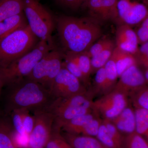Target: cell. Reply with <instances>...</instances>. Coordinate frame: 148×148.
Here are the masks:
<instances>
[{"instance_id":"22","label":"cell","mask_w":148,"mask_h":148,"mask_svg":"<svg viewBox=\"0 0 148 148\" xmlns=\"http://www.w3.org/2000/svg\"><path fill=\"white\" fill-rule=\"evenodd\" d=\"M65 55L73 60L77 64L84 77L89 81L91 74V59L84 52L79 53H66Z\"/></svg>"},{"instance_id":"6","label":"cell","mask_w":148,"mask_h":148,"mask_svg":"<svg viewBox=\"0 0 148 148\" xmlns=\"http://www.w3.org/2000/svg\"><path fill=\"white\" fill-rule=\"evenodd\" d=\"M64 58V54L53 49L38 62L26 78L38 83L49 90L53 80L62 69Z\"/></svg>"},{"instance_id":"39","label":"cell","mask_w":148,"mask_h":148,"mask_svg":"<svg viewBox=\"0 0 148 148\" xmlns=\"http://www.w3.org/2000/svg\"><path fill=\"white\" fill-rule=\"evenodd\" d=\"M3 85L1 79H0V93H1V90L2 88L3 87Z\"/></svg>"},{"instance_id":"40","label":"cell","mask_w":148,"mask_h":148,"mask_svg":"<svg viewBox=\"0 0 148 148\" xmlns=\"http://www.w3.org/2000/svg\"></svg>"},{"instance_id":"11","label":"cell","mask_w":148,"mask_h":148,"mask_svg":"<svg viewBox=\"0 0 148 148\" xmlns=\"http://www.w3.org/2000/svg\"><path fill=\"white\" fill-rule=\"evenodd\" d=\"M114 89L129 96L132 92L147 86L145 75L138 68V64L130 67L119 77Z\"/></svg>"},{"instance_id":"2","label":"cell","mask_w":148,"mask_h":148,"mask_svg":"<svg viewBox=\"0 0 148 148\" xmlns=\"http://www.w3.org/2000/svg\"><path fill=\"white\" fill-rule=\"evenodd\" d=\"M7 101V111L34 110L48 107L54 98L44 86L25 78L10 86Z\"/></svg>"},{"instance_id":"24","label":"cell","mask_w":148,"mask_h":148,"mask_svg":"<svg viewBox=\"0 0 148 148\" xmlns=\"http://www.w3.org/2000/svg\"><path fill=\"white\" fill-rule=\"evenodd\" d=\"M104 69L106 79V94H107L113 90L119 78L116 66L112 56L104 66Z\"/></svg>"},{"instance_id":"20","label":"cell","mask_w":148,"mask_h":148,"mask_svg":"<svg viewBox=\"0 0 148 148\" xmlns=\"http://www.w3.org/2000/svg\"><path fill=\"white\" fill-rule=\"evenodd\" d=\"M24 12V0H0V22Z\"/></svg>"},{"instance_id":"28","label":"cell","mask_w":148,"mask_h":148,"mask_svg":"<svg viewBox=\"0 0 148 148\" xmlns=\"http://www.w3.org/2000/svg\"><path fill=\"white\" fill-rule=\"evenodd\" d=\"M136 108L148 110V86H146L129 95Z\"/></svg>"},{"instance_id":"26","label":"cell","mask_w":148,"mask_h":148,"mask_svg":"<svg viewBox=\"0 0 148 148\" xmlns=\"http://www.w3.org/2000/svg\"><path fill=\"white\" fill-rule=\"evenodd\" d=\"M61 130L53 126L50 139L45 148H74L61 134Z\"/></svg>"},{"instance_id":"3","label":"cell","mask_w":148,"mask_h":148,"mask_svg":"<svg viewBox=\"0 0 148 148\" xmlns=\"http://www.w3.org/2000/svg\"><path fill=\"white\" fill-rule=\"evenodd\" d=\"M53 44L40 40L32 50L6 65L0 67V79L3 86L14 84L27 78L35 66L50 51Z\"/></svg>"},{"instance_id":"33","label":"cell","mask_w":148,"mask_h":148,"mask_svg":"<svg viewBox=\"0 0 148 148\" xmlns=\"http://www.w3.org/2000/svg\"><path fill=\"white\" fill-rule=\"evenodd\" d=\"M11 114V122L14 131L19 136L26 137L27 136L24 130L23 120L20 111L15 110L10 113Z\"/></svg>"},{"instance_id":"21","label":"cell","mask_w":148,"mask_h":148,"mask_svg":"<svg viewBox=\"0 0 148 148\" xmlns=\"http://www.w3.org/2000/svg\"><path fill=\"white\" fill-rule=\"evenodd\" d=\"M115 47V44L112 41L101 52L90 58L91 74L95 73L99 69L104 67L112 55Z\"/></svg>"},{"instance_id":"7","label":"cell","mask_w":148,"mask_h":148,"mask_svg":"<svg viewBox=\"0 0 148 148\" xmlns=\"http://www.w3.org/2000/svg\"><path fill=\"white\" fill-rule=\"evenodd\" d=\"M35 124L27 148H45L52 133L54 118L47 107L34 110Z\"/></svg>"},{"instance_id":"34","label":"cell","mask_w":148,"mask_h":148,"mask_svg":"<svg viewBox=\"0 0 148 148\" xmlns=\"http://www.w3.org/2000/svg\"><path fill=\"white\" fill-rule=\"evenodd\" d=\"M112 41V40L108 38L101 39L94 43L84 53L91 58L101 52Z\"/></svg>"},{"instance_id":"23","label":"cell","mask_w":148,"mask_h":148,"mask_svg":"<svg viewBox=\"0 0 148 148\" xmlns=\"http://www.w3.org/2000/svg\"><path fill=\"white\" fill-rule=\"evenodd\" d=\"M135 132L144 137L148 142V110L136 108L135 110Z\"/></svg>"},{"instance_id":"13","label":"cell","mask_w":148,"mask_h":148,"mask_svg":"<svg viewBox=\"0 0 148 148\" xmlns=\"http://www.w3.org/2000/svg\"><path fill=\"white\" fill-rule=\"evenodd\" d=\"M115 44L116 47L136 57L139 50V40L131 26L125 24L119 26L116 32Z\"/></svg>"},{"instance_id":"17","label":"cell","mask_w":148,"mask_h":148,"mask_svg":"<svg viewBox=\"0 0 148 148\" xmlns=\"http://www.w3.org/2000/svg\"><path fill=\"white\" fill-rule=\"evenodd\" d=\"M99 116L94 111L74 118L63 125L61 129L65 132L74 135H81L83 130L90 120Z\"/></svg>"},{"instance_id":"36","label":"cell","mask_w":148,"mask_h":148,"mask_svg":"<svg viewBox=\"0 0 148 148\" xmlns=\"http://www.w3.org/2000/svg\"><path fill=\"white\" fill-rule=\"evenodd\" d=\"M140 24L136 32L139 43L142 44L148 41V15Z\"/></svg>"},{"instance_id":"12","label":"cell","mask_w":148,"mask_h":148,"mask_svg":"<svg viewBox=\"0 0 148 148\" xmlns=\"http://www.w3.org/2000/svg\"><path fill=\"white\" fill-rule=\"evenodd\" d=\"M82 5L98 21H118L117 0H87Z\"/></svg>"},{"instance_id":"27","label":"cell","mask_w":148,"mask_h":148,"mask_svg":"<svg viewBox=\"0 0 148 148\" xmlns=\"http://www.w3.org/2000/svg\"><path fill=\"white\" fill-rule=\"evenodd\" d=\"M64 59L63 66L74 76L78 79L86 87L89 86L90 82L86 78L77 63L71 58L65 55V54H64Z\"/></svg>"},{"instance_id":"4","label":"cell","mask_w":148,"mask_h":148,"mask_svg":"<svg viewBox=\"0 0 148 148\" xmlns=\"http://www.w3.org/2000/svg\"><path fill=\"white\" fill-rule=\"evenodd\" d=\"M29 25L0 41V67L8 65L32 50L39 41Z\"/></svg>"},{"instance_id":"1","label":"cell","mask_w":148,"mask_h":148,"mask_svg":"<svg viewBox=\"0 0 148 148\" xmlns=\"http://www.w3.org/2000/svg\"><path fill=\"white\" fill-rule=\"evenodd\" d=\"M98 22L90 17L58 16L56 19L58 36L66 53L86 51L102 35Z\"/></svg>"},{"instance_id":"9","label":"cell","mask_w":148,"mask_h":148,"mask_svg":"<svg viewBox=\"0 0 148 148\" xmlns=\"http://www.w3.org/2000/svg\"><path fill=\"white\" fill-rule=\"evenodd\" d=\"M87 90L80 81L63 66L49 88L55 99L70 98Z\"/></svg>"},{"instance_id":"8","label":"cell","mask_w":148,"mask_h":148,"mask_svg":"<svg viewBox=\"0 0 148 148\" xmlns=\"http://www.w3.org/2000/svg\"><path fill=\"white\" fill-rule=\"evenodd\" d=\"M128 102L127 95L113 89L93 101L92 110L103 119L112 120L128 106Z\"/></svg>"},{"instance_id":"30","label":"cell","mask_w":148,"mask_h":148,"mask_svg":"<svg viewBox=\"0 0 148 148\" xmlns=\"http://www.w3.org/2000/svg\"><path fill=\"white\" fill-rule=\"evenodd\" d=\"M103 123L106 125V128L119 148H125V136L122 134L119 130L115 126L111 120L103 119Z\"/></svg>"},{"instance_id":"10","label":"cell","mask_w":148,"mask_h":148,"mask_svg":"<svg viewBox=\"0 0 148 148\" xmlns=\"http://www.w3.org/2000/svg\"><path fill=\"white\" fill-rule=\"evenodd\" d=\"M118 21L132 26L148 15V0H117Z\"/></svg>"},{"instance_id":"32","label":"cell","mask_w":148,"mask_h":148,"mask_svg":"<svg viewBox=\"0 0 148 148\" xmlns=\"http://www.w3.org/2000/svg\"><path fill=\"white\" fill-rule=\"evenodd\" d=\"M102 122L103 119L100 116L94 118L86 125L80 135L96 137Z\"/></svg>"},{"instance_id":"38","label":"cell","mask_w":148,"mask_h":148,"mask_svg":"<svg viewBox=\"0 0 148 148\" xmlns=\"http://www.w3.org/2000/svg\"><path fill=\"white\" fill-rule=\"evenodd\" d=\"M60 5L72 9L78 8L87 0H56Z\"/></svg>"},{"instance_id":"19","label":"cell","mask_w":148,"mask_h":148,"mask_svg":"<svg viewBox=\"0 0 148 148\" xmlns=\"http://www.w3.org/2000/svg\"><path fill=\"white\" fill-rule=\"evenodd\" d=\"M11 122L5 118H0V148H18L14 140V130Z\"/></svg>"},{"instance_id":"5","label":"cell","mask_w":148,"mask_h":148,"mask_svg":"<svg viewBox=\"0 0 148 148\" xmlns=\"http://www.w3.org/2000/svg\"><path fill=\"white\" fill-rule=\"evenodd\" d=\"M24 12L32 32L40 40L53 44L54 20L50 12L38 0H24Z\"/></svg>"},{"instance_id":"15","label":"cell","mask_w":148,"mask_h":148,"mask_svg":"<svg viewBox=\"0 0 148 148\" xmlns=\"http://www.w3.org/2000/svg\"><path fill=\"white\" fill-rule=\"evenodd\" d=\"M63 135L74 148H109L102 144L96 137L74 135L66 132Z\"/></svg>"},{"instance_id":"16","label":"cell","mask_w":148,"mask_h":148,"mask_svg":"<svg viewBox=\"0 0 148 148\" xmlns=\"http://www.w3.org/2000/svg\"><path fill=\"white\" fill-rule=\"evenodd\" d=\"M28 25L24 12L0 22V41L17 29Z\"/></svg>"},{"instance_id":"14","label":"cell","mask_w":148,"mask_h":148,"mask_svg":"<svg viewBox=\"0 0 148 148\" xmlns=\"http://www.w3.org/2000/svg\"><path fill=\"white\" fill-rule=\"evenodd\" d=\"M111 121L123 135H127L135 132V111L128 106L122 111L118 116Z\"/></svg>"},{"instance_id":"25","label":"cell","mask_w":148,"mask_h":148,"mask_svg":"<svg viewBox=\"0 0 148 148\" xmlns=\"http://www.w3.org/2000/svg\"><path fill=\"white\" fill-rule=\"evenodd\" d=\"M93 83V87L89 89L94 97L95 95L101 96L106 94V79L104 67L95 72Z\"/></svg>"},{"instance_id":"18","label":"cell","mask_w":148,"mask_h":148,"mask_svg":"<svg viewBox=\"0 0 148 148\" xmlns=\"http://www.w3.org/2000/svg\"><path fill=\"white\" fill-rule=\"evenodd\" d=\"M112 57L116 66L119 78L127 69L133 65L138 64V61L135 56L115 47Z\"/></svg>"},{"instance_id":"37","label":"cell","mask_w":148,"mask_h":148,"mask_svg":"<svg viewBox=\"0 0 148 148\" xmlns=\"http://www.w3.org/2000/svg\"><path fill=\"white\" fill-rule=\"evenodd\" d=\"M138 62L147 68L148 67V41L141 44L136 56Z\"/></svg>"},{"instance_id":"29","label":"cell","mask_w":148,"mask_h":148,"mask_svg":"<svg viewBox=\"0 0 148 148\" xmlns=\"http://www.w3.org/2000/svg\"><path fill=\"white\" fill-rule=\"evenodd\" d=\"M125 148H148V142L137 132L126 135L125 138Z\"/></svg>"},{"instance_id":"31","label":"cell","mask_w":148,"mask_h":148,"mask_svg":"<svg viewBox=\"0 0 148 148\" xmlns=\"http://www.w3.org/2000/svg\"><path fill=\"white\" fill-rule=\"evenodd\" d=\"M96 138L108 148H119L111 137L103 121L100 126Z\"/></svg>"},{"instance_id":"35","label":"cell","mask_w":148,"mask_h":148,"mask_svg":"<svg viewBox=\"0 0 148 148\" xmlns=\"http://www.w3.org/2000/svg\"><path fill=\"white\" fill-rule=\"evenodd\" d=\"M20 111L23 120V125L26 134L28 136L30 135L34 128L35 124V119L34 116L30 114L28 110H18Z\"/></svg>"}]
</instances>
